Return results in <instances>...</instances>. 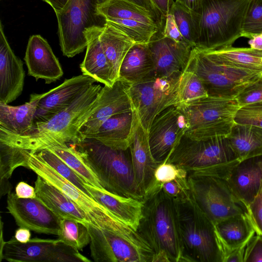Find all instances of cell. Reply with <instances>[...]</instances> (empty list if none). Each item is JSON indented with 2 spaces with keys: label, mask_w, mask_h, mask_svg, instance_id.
<instances>
[{
  "label": "cell",
  "mask_w": 262,
  "mask_h": 262,
  "mask_svg": "<svg viewBox=\"0 0 262 262\" xmlns=\"http://www.w3.org/2000/svg\"><path fill=\"white\" fill-rule=\"evenodd\" d=\"M174 200L181 244L180 262H223L215 225L192 198Z\"/></svg>",
  "instance_id": "5b68a950"
},
{
  "label": "cell",
  "mask_w": 262,
  "mask_h": 262,
  "mask_svg": "<svg viewBox=\"0 0 262 262\" xmlns=\"http://www.w3.org/2000/svg\"><path fill=\"white\" fill-rule=\"evenodd\" d=\"M105 0H70L65 8L56 14L61 50L64 56L73 57L87 47L84 31L94 27H103L105 18L97 11Z\"/></svg>",
  "instance_id": "30bf717a"
},
{
  "label": "cell",
  "mask_w": 262,
  "mask_h": 262,
  "mask_svg": "<svg viewBox=\"0 0 262 262\" xmlns=\"http://www.w3.org/2000/svg\"><path fill=\"white\" fill-rule=\"evenodd\" d=\"M239 161L262 156V128L235 122L227 136Z\"/></svg>",
  "instance_id": "d6a6232c"
},
{
  "label": "cell",
  "mask_w": 262,
  "mask_h": 262,
  "mask_svg": "<svg viewBox=\"0 0 262 262\" xmlns=\"http://www.w3.org/2000/svg\"><path fill=\"white\" fill-rule=\"evenodd\" d=\"M43 148L50 150L59 157L85 183L106 190L100 185L95 173L85 164L75 144L52 140L43 144L37 150Z\"/></svg>",
  "instance_id": "836d02e7"
},
{
  "label": "cell",
  "mask_w": 262,
  "mask_h": 262,
  "mask_svg": "<svg viewBox=\"0 0 262 262\" xmlns=\"http://www.w3.org/2000/svg\"><path fill=\"white\" fill-rule=\"evenodd\" d=\"M101 89L100 84H93L66 109L46 121L34 122L21 135L0 128V143L34 152L52 140L68 144L80 142V129L96 110Z\"/></svg>",
  "instance_id": "6da1fadb"
},
{
  "label": "cell",
  "mask_w": 262,
  "mask_h": 262,
  "mask_svg": "<svg viewBox=\"0 0 262 262\" xmlns=\"http://www.w3.org/2000/svg\"><path fill=\"white\" fill-rule=\"evenodd\" d=\"M95 82L91 76L82 74L66 79L58 86L43 93L34 123L46 121L66 109Z\"/></svg>",
  "instance_id": "d6986e66"
},
{
  "label": "cell",
  "mask_w": 262,
  "mask_h": 262,
  "mask_svg": "<svg viewBox=\"0 0 262 262\" xmlns=\"http://www.w3.org/2000/svg\"><path fill=\"white\" fill-rule=\"evenodd\" d=\"M148 44L135 43L130 48L121 63L118 79L132 84L156 76Z\"/></svg>",
  "instance_id": "4dcf8cb0"
},
{
  "label": "cell",
  "mask_w": 262,
  "mask_h": 262,
  "mask_svg": "<svg viewBox=\"0 0 262 262\" xmlns=\"http://www.w3.org/2000/svg\"><path fill=\"white\" fill-rule=\"evenodd\" d=\"M163 190L174 200H181L188 198L190 191L187 181V176H181L167 182L161 183Z\"/></svg>",
  "instance_id": "7bdbcfd3"
},
{
  "label": "cell",
  "mask_w": 262,
  "mask_h": 262,
  "mask_svg": "<svg viewBox=\"0 0 262 262\" xmlns=\"http://www.w3.org/2000/svg\"><path fill=\"white\" fill-rule=\"evenodd\" d=\"M201 80L208 96L236 98L246 87L262 76L243 69L216 62L192 49L186 68Z\"/></svg>",
  "instance_id": "9c48e42d"
},
{
  "label": "cell",
  "mask_w": 262,
  "mask_h": 262,
  "mask_svg": "<svg viewBox=\"0 0 262 262\" xmlns=\"http://www.w3.org/2000/svg\"><path fill=\"white\" fill-rule=\"evenodd\" d=\"M251 48L262 50V35L259 34L253 36L248 41Z\"/></svg>",
  "instance_id": "6f0895ef"
},
{
  "label": "cell",
  "mask_w": 262,
  "mask_h": 262,
  "mask_svg": "<svg viewBox=\"0 0 262 262\" xmlns=\"http://www.w3.org/2000/svg\"><path fill=\"white\" fill-rule=\"evenodd\" d=\"M142 203V216L137 231L155 254L162 252L170 262H180L181 244L174 199L158 182L145 194Z\"/></svg>",
  "instance_id": "3957f363"
},
{
  "label": "cell",
  "mask_w": 262,
  "mask_h": 262,
  "mask_svg": "<svg viewBox=\"0 0 262 262\" xmlns=\"http://www.w3.org/2000/svg\"><path fill=\"white\" fill-rule=\"evenodd\" d=\"M184 176H187V173L184 169L166 162L159 165L155 173L156 180L160 183L169 182Z\"/></svg>",
  "instance_id": "bcb514c9"
},
{
  "label": "cell",
  "mask_w": 262,
  "mask_h": 262,
  "mask_svg": "<svg viewBox=\"0 0 262 262\" xmlns=\"http://www.w3.org/2000/svg\"><path fill=\"white\" fill-rule=\"evenodd\" d=\"M7 209L19 227L37 233L58 235L61 218L37 197L19 198L11 192L7 194Z\"/></svg>",
  "instance_id": "2e32d148"
},
{
  "label": "cell",
  "mask_w": 262,
  "mask_h": 262,
  "mask_svg": "<svg viewBox=\"0 0 262 262\" xmlns=\"http://www.w3.org/2000/svg\"><path fill=\"white\" fill-rule=\"evenodd\" d=\"M103 27H94L84 31L87 47L80 69L82 74L91 76L104 85L112 86L115 80L99 38Z\"/></svg>",
  "instance_id": "d4e9b609"
},
{
  "label": "cell",
  "mask_w": 262,
  "mask_h": 262,
  "mask_svg": "<svg viewBox=\"0 0 262 262\" xmlns=\"http://www.w3.org/2000/svg\"><path fill=\"white\" fill-rule=\"evenodd\" d=\"M262 261V236L255 234L247 243L244 262Z\"/></svg>",
  "instance_id": "7dc6e473"
},
{
  "label": "cell",
  "mask_w": 262,
  "mask_h": 262,
  "mask_svg": "<svg viewBox=\"0 0 262 262\" xmlns=\"http://www.w3.org/2000/svg\"><path fill=\"white\" fill-rule=\"evenodd\" d=\"M134 3L148 10L154 14L158 19L161 27L162 28L165 22L161 13L156 8L150 0H130Z\"/></svg>",
  "instance_id": "f907efd6"
},
{
  "label": "cell",
  "mask_w": 262,
  "mask_h": 262,
  "mask_svg": "<svg viewBox=\"0 0 262 262\" xmlns=\"http://www.w3.org/2000/svg\"><path fill=\"white\" fill-rule=\"evenodd\" d=\"M249 1L203 0L195 47L211 50L232 46L242 37V24Z\"/></svg>",
  "instance_id": "8992f818"
},
{
  "label": "cell",
  "mask_w": 262,
  "mask_h": 262,
  "mask_svg": "<svg viewBox=\"0 0 262 262\" xmlns=\"http://www.w3.org/2000/svg\"><path fill=\"white\" fill-rule=\"evenodd\" d=\"M75 145L104 189L143 201L144 194L135 179L129 147L116 149L93 138L84 139Z\"/></svg>",
  "instance_id": "7a4b0ae2"
},
{
  "label": "cell",
  "mask_w": 262,
  "mask_h": 262,
  "mask_svg": "<svg viewBox=\"0 0 262 262\" xmlns=\"http://www.w3.org/2000/svg\"><path fill=\"white\" fill-rule=\"evenodd\" d=\"M24 60L28 74L46 84L59 80L63 74L58 58L48 41L40 35H33L28 42Z\"/></svg>",
  "instance_id": "44dd1931"
},
{
  "label": "cell",
  "mask_w": 262,
  "mask_h": 262,
  "mask_svg": "<svg viewBox=\"0 0 262 262\" xmlns=\"http://www.w3.org/2000/svg\"><path fill=\"white\" fill-rule=\"evenodd\" d=\"M181 75L171 78L154 76L131 85L129 93L134 108L147 133L158 114L169 106L180 104Z\"/></svg>",
  "instance_id": "7c38bea8"
},
{
  "label": "cell",
  "mask_w": 262,
  "mask_h": 262,
  "mask_svg": "<svg viewBox=\"0 0 262 262\" xmlns=\"http://www.w3.org/2000/svg\"><path fill=\"white\" fill-rule=\"evenodd\" d=\"M245 246L225 253L223 262H244Z\"/></svg>",
  "instance_id": "816d5d0a"
},
{
  "label": "cell",
  "mask_w": 262,
  "mask_h": 262,
  "mask_svg": "<svg viewBox=\"0 0 262 262\" xmlns=\"http://www.w3.org/2000/svg\"><path fill=\"white\" fill-rule=\"evenodd\" d=\"M34 187L36 197L61 218L92 224L86 214L74 202L39 176L37 177Z\"/></svg>",
  "instance_id": "4316f807"
},
{
  "label": "cell",
  "mask_w": 262,
  "mask_h": 262,
  "mask_svg": "<svg viewBox=\"0 0 262 262\" xmlns=\"http://www.w3.org/2000/svg\"><path fill=\"white\" fill-rule=\"evenodd\" d=\"M161 33L163 36L171 39L177 42L192 47L187 42L182 35L177 25L174 16L170 12L166 16Z\"/></svg>",
  "instance_id": "c3c4849f"
},
{
  "label": "cell",
  "mask_w": 262,
  "mask_h": 262,
  "mask_svg": "<svg viewBox=\"0 0 262 262\" xmlns=\"http://www.w3.org/2000/svg\"><path fill=\"white\" fill-rule=\"evenodd\" d=\"M1 260L10 262H90L77 249L56 239L34 238L26 243L14 237L1 243Z\"/></svg>",
  "instance_id": "5bb4252c"
},
{
  "label": "cell",
  "mask_w": 262,
  "mask_h": 262,
  "mask_svg": "<svg viewBox=\"0 0 262 262\" xmlns=\"http://www.w3.org/2000/svg\"><path fill=\"white\" fill-rule=\"evenodd\" d=\"M165 19L166 15L170 12L173 0H150Z\"/></svg>",
  "instance_id": "f5cc1de1"
},
{
  "label": "cell",
  "mask_w": 262,
  "mask_h": 262,
  "mask_svg": "<svg viewBox=\"0 0 262 262\" xmlns=\"http://www.w3.org/2000/svg\"><path fill=\"white\" fill-rule=\"evenodd\" d=\"M262 33V0H250L244 17L241 36L251 38Z\"/></svg>",
  "instance_id": "60d3db41"
},
{
  "label": "cell",
  "mask_w": 262,
  "mask_h": 262,
  "mask_svg": "<svg viewBox=\"0 0 262 262\" xmlns=\"http://www.w3.org/2000/svg\"><path fill=\"white\" fill-rule=\"evenodd\" d=\"M23 61L14 53L0 22V102L9 104L21 94L25 72Z\"/></svg>",
  "instance_id": "ffe728a7"
},
{
  "label": "cell",
  "mask_w": 262,
  "mask_h": 262,
  "mask_svg": "<svg viewBox=\"0 0 262 262\" xmlns=\"http://www.w3.org/2000/svg\"><path fill=\"white\" fill-rule=\"evenodd\" d=\"M178 94L180 104L192 102L208 96L200 78L186 69L180 77Z\"/></svg>",
  "instance_id": "ab89813d"
},
{
  "label": "cell",
  "mask_w": 262,
  "mask_h": 262,
  "mask_svg": "<svg viewBox=\"0 0 262 262\" xmlns=\"http://www.w3.org/2000/svg\"><path fill=\"white\" fill-rule=\"evenodd\" d=\"M85 186L95 200L137 231L142 216V201L116 195L86 183Z\"/></svg>",
  "instance_id": "484cf974"
},
{
  "label": "cell",
  "mask_w": 262,
  "mask_h": 262,
  "mask_svg": "<svg viewBox=\"0 0 262 262\" xmlns=\"http://www.w3.org/2000/svg\"><path fill=\"white\" fill-rule=\"evenodd\" d=\"M194 48L211 60L262 76V50L232 46L211 50Z\"/></svg>",
  "instance_id": "83f0119b"
},
{
  "label": "cell",
  "mask_w": 262,
  "mask_h": 262,
  "mask_svg": "<svg viewBox=\"0 0 262 262\" xmlns=\"http://www.w3.org/2000/svg\"><path fill=\"white\" fill-rule=\"evenodd\" d=\"M87 224L74 219L61 218L58 238L78 250H82L90 243Z\"/></svg>",
  "instance_id": "74e56055"
},
{
  "label": "cell",
  "mask_w": 262,
  "mask_h": 262,
  "mask_svg": "<svg viewBox=\"0 0 262 262\" xmlns=\"http://www.w3.org/2000/svg\"><path fill=\"white\" fill-rule=\"evenodd\" d=\"M87 226L90 250L96 262H151L154 252L138 232H117Z\"/></svg>",
  "instance_id": "ba28073f"
},
{
  "label": "cell",
  "mask_w": 262,
  "mask_h": 262,
  "mask_svg": "<svg viewBox=\"0 0 262 262\" xmlns=\"http://www.w3.org/2000/svg\"><path fill=\"white\" fill-rule=\"evenodd\" d=\"M225 180L234 195L247 209L262 187V156L241 161Z\"/></svg>",
  "instance_id": "7402d4cb"
},
{
  "label": "cell",
  "mask_w": 262,
  "mask_h": 262,
  "mask_svg": "<svg viewBox=\"0 0 262 262\" xmlns=\"http://www.w3.org/2000/svg\"><path fill=\"white\" fill-rule=\"evenodd\" d=\"M49 4L55 11V14L61 12L67 6L70 0H42Z\"/></svg>",
  "instance_id": "9f6ffc18"
},
{
  "label": "cell",
  "mask_w": 262,
  "mask_h": 262,
  "mask_svg": "<svg viewBox=\"0 0 262 262\" xmlns=\"http://www.w3.org/2000/svg\"><path fill=\"white\" fill-rule=\"evenodd\" d=\"M132 84L118 79L112 86L102 88L98 105L80 129L81 140L95 133L101 125L111 116L134 110L130 96Z\"/></svg>",
  "instance_id": "e0dca14e"
},
{
  "label": "cell",
  "mask_w": 262,
  "mask_h": 262,
  "mask_svg": "<svg viewBox=\"0 0 262 262\" xmlns=\"http://www.w3.org/2000/svg\"><path fill=\"white\" fill-rule=\"evenodd\" d=\"M43 94H32L30 101L13 106L0 102V128L11 134L21 135L34 123V115Z\"/></svg>",
  "instance_id": "f546056e"
},
{
  "label": "cell",
  "mask_w": 262,
  "mask_h": 262,
  "mask_svg": "<svg viewBox=\"0 0 262 262\" xmlns=\"http://www.w3.org/2000/svg\"><path fill=\"white\" fill-rule=\"evenodd\" d=\"M235 122L262 128V101L240 108L235 115Z\"/></svg>",
  "instance_id": "b9f144b4"
},
{
  "label": "cell",
  "mask_w": 262,
  "mask_h": 262,
  "mask_svg": "<svg viewBox=\"0 0 262 262\" xmlns=\"http://www.w3.org/2000/svg\"><path fill=\"white\" fill-rule=\"evenodd\" d=\"M214 225L223 256L228 252L246 246L256 233L247 213L229 217Z\"/></svg>",
  "instance_id": "f1b7e54d"
},
{
  "label": "cell",
  "mask_w": 262,
  "mask_h": 262,
  "mask_svg": "<svg viewBox=\"0 0 262 262\" xmlns=\"http://www.w3.org/2000/svg\"><path fill=\"white\" fill-rule=\"evenodd\" d=\"M24 150L27 159V168L56 187L74 202L86 214L92 225L99 229L117 232L123 231L127 228V224L61 176L35 153Z\"/></svg>",
  "instance_id": "8fae6325"
},
{
  "label": "cell",
  "mask_w": 262,
  "mask_h": 262,
  "mask_svg": "<svg viewBox=\"0 0 262 262\" xmlns=\"http://www.w3.org/2000/svg\"><path fill=\"white\" fill-rule=\"evenodd\" d=\"M261 35H262V33H261Z\"/></svg>",
  "instance_id": "680465c9"
},
{
  "label": "cell",
  "mask_w": 262,
  "mask_h": 262,
  "mask_svg": "<svg viewBox=\"0 0 262 262\" xmlns=\"http://www.w3.org/2000/svg\"><path fill=\"white\" fill-rule=\"evenodd\" d=\"M97 11L105 19L110 18L134 19L158 25L161 27L154 14L130 0H105L98 6Z\"/></svg>",
  "instance_id": "e575fe53"
},
{
  "label": "cell",
  "mask_w": 262,
  "mask_h": 262,
  "mask_svg": "<svg viewBox=\"0 0 262 262\" xmlns=\"http://www.w3.org/2000/svg\"><path fill=\"white\" fill-rule=\"evenodd\" d=\"M170 12L173 15L183 37L193 47H195L199 37V13L193 12L174 1Z\"/></svg>",
  "instance_id": "d590c367"
},
{
  "label": "cell",
  "mask_w": 262,
  "mask_h": 262,
  "mask_svg": "<svg viewBox=\"0 0 262 262\" xmlns=\"http://www.w3.org/2000/svg\"><path fill=\"white\" fill-rule=\"evenodd\" d=\"M191 195L215 225L229 217L247 213L234 195L225 179L212 176H187Z\"/></svg>",
  "instance_id": "4fadbf2b"
},
{
  "label": "cell",
  "mask_w": 262,
  "mask_h": 262,
  "mask_svg": "<svg viewBox=\"0 0 262 262\" xmlns=\"http://www.w3.org/2000/svg\"><path fill=\"white\" fill-rule=\"evenodd\" d=\"M15 191L16 195L19 198L28 199L36 197L35 187L23 181L19 182L16 185Z\"/></svg>",
  "instance_id": "681fc988"
},
{
  "label": "cell",
  "mask_w": 262,
  "mask_h": 262,
  "mask_svg": "<svg viewBox=\"0 0 262 262\" xmlns=\"http://www.w3.org/2000/svg\"><path fill=\"white\" fill-rule=\"evenodd\" d=\"M239 162L227 137L196 140L184 135L166 162L184 169L187 176H206L226 179Z\"/></svg>",
  "instance_id": "277c9868"
},
{
  "label": "cell",
  "mask_w": 262,
  "mask_h": 262,
  "mask_svg": "<svg viewBox=\"0 0 262 262\" xmlns=\"http://www.w3.org/2000/svg\"><path fill=\"white\" fill-rule=\"evenodd\" d=\"M124 32L136 43H148L162 30L158 25H152L134 19L110 18L105 19Z\"/></svg>",
  "instance_id": "8d00e7d4"
},
{
  "label": "cell",
  "mask_w": 262,
  "mask_h": 262,
  "mask_svg": "<svg viewBox=\"0 0 262 262\" xmlns=\"http://www.w3.org/2000/svg\"><path fill=\"white\" fill-rule=\"evenodd\" d=\"M236 99L240 108L262 101V78L244 89Z\"/></svg>",
  "instance_id": "ee69618b"
},
{
  "label": "cell",
  "mask_w": 262,
  "mask_h": 262,
  "mask_svg": "<svg viewBox=\"0 0 262 262\" xmlns=\"http://www.w3.org/2000/svg\"><path fill=\"white\" fill-rule=\"evenodd\" d=\"M249 216L257 234H262V187L252 202L247 208Z\"/></svg>",
  "instance_id": "f6af8a7d"
},
{
  "label": "cell",
  "mask_w": 262,
  "mask_h": 262,
  "mask_svg": "<svg viewBox=\"0 0 262 262\" xmlns=\"http://www.w3.org/2000/svg\"><path fill=\"white\" fill-rule=\"evenodd\" d=\"M99 38L116 81L118 79L120 68L125 56L135 42L124 32L107 21Z\"/></svg>",
  "instance_id": "1f68e13d"
},
{
  "label": "cell",
  "mask_w": 262,
  "mask_h": 262,
  "mask_svg": "<svg viewBox=\"0 0 262 262\" xmlns=\"http://www.w3.org/2000/svg\"><path fill=\"white\" fill-rule=\"evenodd\" d=\"M187 128L179 104L167 107L155 117L148 132V138L151 153L158 164L166 162Z\"/></svg>",
  "instance_id": "9a60e30c"
},
{
  "label": "cell",
  "mask_w": 262,
  "mask_h": 262,
  "mask_svg": "<svg viewBox=\"0 0 262 262\" xmlns=\"http://www.w3.org/2000/svg\"><path fill=\"white\" fill-rule=\"evenodd\" d=\"M34 153L81 191L92 197L85 186V182L83 180L54 153L45 148L39 149Z\"/></svg>",
  "instance_id": "f35d334b"
},
{
  "label": "cell",
  "mask_w": 262,
  "mask_h": 262,
  "mask_svg": "<svg viewBox=\"0 0 262 262\" xmlns=\"http://www.w3.org/2000/svg\"><path fill=\"white\" fill-rule=\"evenodd\" d=\"M137 118L135 110L114 115L85 138L95 139L114 149L126 150L132 143Z\"/></svg>",
  "instance_id": "cb8c5ba5"
},
{
  "label": "cell",
  "mask_w": 262,
  "mask_h": 262,
  "mask_svg": "<svg viewBox=\"0 0 262 262\" xmlns=\"http://www.w3.org/2000/svg\"><path fill=\"white\" fill-rule=\"evenodd\" d=\"M129 149L135 179L145 195L158 183L155 173L160 164L155 160L152 156L148 133L141 125L138 117Z\"/></svg>",
  "instance_id": "603a6c76"
},
{
  "label": "cell",
  "mask_w": 262,
  "mask_h": 262,
  "mask_svg": "<svg viewBox=\"0 0 262 262\" xmlns=\"http://www.w3.org/2000/svg\"><path fill=\"white\" fill-rule=\"evenodd\" d=\"M179 105L188 125L185 135L196 140L227 137L240 108L236 98L210 96Z\"/></svg>",
  "instance_id": "52a82bcc"
},
{
  "label": "cell",
  "mask_w": 262,
  "mask_h": 262,
  "mask_svg": "<svg viewBox=\"0 0 262 262\" xmlns=\"http://www.w3.org/2000/svg\"><path fill=\"white\" fill-rule=\"evenodd\" d=\"M182 4L191 11L200 13L203 0H173Z\"/></svg>",
  "instance_id": "11a10c76"
},
{
  "label": "cell",
  "mask_w": 262,
  "mask_h": 262,
  "mask_svg": "<svg viewBox=\"0 0 262 262\" xmlns=\"http://www.w3.org/2000/svg\"><path fill=\"white\" fill-rule=\"evenodd\" d=\"M14 238L21 243H26L30 240V230L25 227H19L15 232Z\"/></svg>",
  "instance_id": "db71d44e"
},
{
  "label": "cell",
  "mask_w": 262,
  "mask_h": 262,
  "mask_svg": "<svg viewBox=\"0 0 262 262\" xmlns=\"http://www.w3.org/2000/svg\"><path fill=\"white\" fill-rule=\"evenodd\" d=\"M161 31L148 44L155 75L165 78L180 76L187 67L193 47L163 36Z\"/></svg>",
  "instance_id": "ac0fdd59"
}]
</instances>
